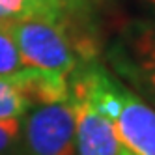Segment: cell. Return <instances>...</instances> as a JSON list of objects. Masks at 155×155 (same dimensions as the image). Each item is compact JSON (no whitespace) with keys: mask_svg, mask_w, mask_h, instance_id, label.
I'll use <instances>...</instances> for the list:
<instances>
[{"mask_svg":"<svg viewBox=\"0 0 155 155\" xmlns=\"http://www.w3.org/2000/svg\"><path fill=\"white\" fill-rule=\"evenodd\" d=\"M148 2H150V6H151V8L155 9V0H148Z\"/></svg>","mask_w":155,"mask_h":155,"instance_id":"12","label":"cell"},{"mask_svg":"<svg viewBox=\"0 0 155 155\" xmlns=\"http://www.w3.org/2000/svg\"><path fill=\"white\" fill-rule=\"evenodd\" d=\"M36 9L30 0H0V26H6L17 19L34 15Z\"/></svg>","mask_w":155,"mask_h":155,"instance_id":"9","label":"cell"},{"mask_svg":"<svg viewBox=\"0 0 155 155\" xmlns=\"http://www.w3.org/2000/svg\"><path fill=\"white\" fill-rule=\"evenodd\" d=\"M6 28L28 68L69 77L82 62L95 58L92 41L60 17L34 13Z\"/></svg>","mask_w":155,"mask_h":155,"instance_id":"2","label":"cell"},{"mask_svg":"<svg viewBox=\"0 0 155 155\" xmlns=\"http://www.w3.org/2000/svg\"><path fill=\"white\" fill-rule=\"evenodd\" d=\"M120 155H135V153H133L129 148H125L124 144H120Z\"/></svg>","mask_w":155,"mask_h":155,"instance_id":"11","label":"cell"},{"mask_svg":"<svg viewBox=\"0 0 155 155\" xmlns=\"http://www.w3.org/2000/svg\"><path fill=\"white\" fill-rule=\"evenodd\" d=\"M19 155H75V112L71 99L32 107L21 118Z\"/></svg>","mask_w":155,"mask_h":155,"instance_id":"3","label":"cell"},{"mask_svg":"<svg viewBox=\"0 0 155 155\" xmlns=\"http://www.w3.org/2000/svg\"><path fill=\"white\" fill-rule=\"evenodd\" d=\"M68 82L114 125L125 148L135 155H155V108L133 94L103 64L95 58L82 62L68 77Z\"/></svg>","mask_w":155,"mask_h":155,"instance_id":"1","label":"cell"},{"mask_svg":"<svg viewBox=\"0 0 155 155\" xmlns=\"http://www.w3.org/2000/svg\"><path fill=\"white\" fill-rule=\"evenodd\" d=\"M112 69L155 105V23H131L108 49Z\"/></svg>","mask_w":155,"mask_h":155,"instance_id":"4","label":"cell"},{"mask_svg":"<svg viewBox=\"0 0 155 155\" xmlns=\"http://www.w3.org/2000/svg\"><path fill=\"white\" fill-rule=\"evenodd\" d=\"M36 107L15 75L0 77V120H21Z\"/></svg>","mask_w":155,"mask_h":155,"instance_id":"6","label":"cell"},{"mask_svg":"<svg viewBox=\"0 0 155 155\" xmlns=\"http://www.w3.org/2000/svg\"><path fill=\"white\" fill-rule=\"evenodd\" d=\"M21 133V120H0V153L17 146Z\"/></svg>","mask_w":155,"mask_h":155,"instance_id":"10","label":"cell"},{"mask_svg":"<svg viewBox=\"0 0 155 155\" xmlns=\"http://www.w3.org/2000/svg\"><path fill=\"white\" fill-rule=\"evenodd\" d=\"M36 13L60 17L79 28V23L86 17L92 0H30Z\"/></svg>","mask_w":155,"mask_h":155,"instance_id":"7","label":"cell"},{"mask_svg":"<svg viewBox=\"0 0 155 155\" xmlns=\"http://www.w3.org/2000/svg\"><path fill=\"white\" fill-rule=\"evenodd\" d=\"M75 112V148L77 155H120V138L114 125L88 101L69 88Z\"/></svg>","mask_w":155,"mask_h":155,"instance_id":"5","label":"cell"},{"mask_svg":"<svg viewBox=\"0 0 155 155\" xmlns=\"http://www.w3.org/2000/svg\"><path fill=\"white\" fill-rule=\"evenodd\" d=\"M25 68V62L19 54L13 38L6 26H0V77L15 75Z\"/></svg>","mask_w":155,"mask_h":155,"instance_id":"8","label":"cell"}]
</instances>
